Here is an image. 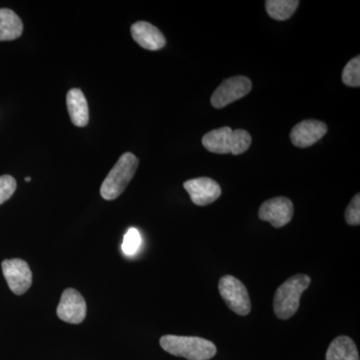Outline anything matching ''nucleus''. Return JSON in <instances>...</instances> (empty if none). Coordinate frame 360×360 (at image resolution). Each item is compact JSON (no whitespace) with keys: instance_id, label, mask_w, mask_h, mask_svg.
Masks as SVG:
<instances>
[{"instance_id":"nucleus-1","label":"nucleus","mask_w":360,"mask_h":360,"mask_svg":"<svg viewBox=\"0 0 360 360\" xmlns=\"http://www.w3.org/2000/svg\"><path fill=\"white\" fill-rule=\"evenodd\" d=\"M160 342L168 354L188 360H210L217 352L212 341L196 336L165 335Z\"/></svg>"},{"instance_id":"nucleus-2","label":"nucleus","mask_w":360,"mask_h":360,"mask_svg":"<svg viewBox=\"0 0 360 360\" xmlns=\"http://www.w3.org/2000/svg\"><path fill=\"white\" fill-rule=\"evenodd\" d=\"M311 279L307 274H296L290 277L276 291L274 309L276 317L283 321L290 319L300 309V297L309 288Z\"/></svg>"},{"instance_id":"nucleus-3","label":"nucleus","mask_w":360,"mask_h":360,"mask_svg":"<svg viewBox=\"0 0 360 360\" xmlns=\"http://www.w3.org/2000/svg\"><path fill=\"white\" fill-rule=\"evenodd\" d=\"M137 167L139 160L136 156L130 153L120 156L101 186V194L104 200H116L129 186Z\"/></svg>"},{"instance_id":"nucleus-4","label":"nucleus","mask_w":360,"mask_h":360,"mask_svg":"<svg viewBox=\"0 0 360 360\" xmlns=\"http://www.w3.org/2000/svg\"><path fill=\"white\" fill-rule=\"evenodd\" d=\"M220 296L224 298L227 307L236 314L245 316L251 310V302L245 284L236 277L225 276L219 283Z\"/></svg>"},{"instance_id":"nucleus-5","label":"nucleus","mask_w":360,"mask_h":360,"mask_svg":"<svg viewBox=\"0 0 360 360\" xmlns=\"http://www.w3.org/2000/svg\"><path fill=\"white\" fill-rule=\"evenodd\" d=\"M252 84L250 78L233 77L225 79L213 92L212 104L215 108H224L250 94Z\"/></svg>"},{"instance_id":"nucleus-6","label":"nucleus","mask_w":360,"mask_h":360,"mask_svg":"<svg viewBox=\"0 0 360 360\" xmlns=\"http://www.w3.org/2000/svg\"><path fill=\"white\" fill-rule=\"evenodd\" d=\"M2 272L14 295H22L32 284V272L27 262L18 258L2 262Z\"/></svg>"},{"instance_id":"nucleus-7","label":"nucleus","mask_w":360,"mask_h":360,"mask_svg":"<svg viewBox=\"0 0 360 360\" xmlns=\"http://www.w3.org/2000/svg\"><path fill=\"white\" fill-rule=\"evenodd\" d=\"M86 302L84 296L75 288H68L61 295L56 309L59 319L71 324H79L86 317Z\"/></svg>"},{"instance_id":"nucleus-8","label":"nucleus","mask_w":360,"mask_h":360,"mask_svg":"<svg viewBox=\"0 0 360 360\" xmlns=\"http://www.w3.org/2000/svg\"><path fill=\"white\" fill-rule=\"evenodd\" d=\"M258 217L264 221L269 222L276 229H281L293 217V205L290 200L279 196L262 203L258 212Z\"/></svg>"},{"instance_id":"nucleus-9","label":"nucleus","mask_w":360,"mask_h":360,"mask_svg":"<svg viewBox=\"0 0 360 360\" xmlns=\"http://www.w3.org/2000/svg\"><path fill=\"white\" fill-rule=\"evenodd\" d=\"M184 186L191 195V201L198 206L210 205L219 200L221 195L219 184L210 177L187 180L184 182Z\"/></svg>"},{"instance_id":"nucleus-10","label":"nucleus","mask_w":360,"mask_h":360,"mask_svg":"<svg viewBox=\"0 0 360 360\" xmlns=\"http://www.w3.org/2000/svg\"><path fill=\"white\" fill-rule=\"evenodd\" d=\"M328 131L326 123L307 120L296 124L290 132L291 142L300 148L314 146Z\"/></svg>"},{"instance_id":"nucleus-11","label":"nucleus","mask_w":360,"mask_h":360,"mask_svg":"<svg viewBox=\"0 0 360 360\" xmlns=\"http://www.w3.org/2000/svg\"><path fill=\"white\" fill-rule=\"evenodd\" d=\"M131 34L135 41L148 51H160L167 44L160 30L146 21L134 23L131 26Z\"/></svg>"},{"instance_id":"nucleus-12","label":"nucleus","mask_w":360,"mask_h":360,"mask_svg":"<svg viewBox=\"0 0 360 360\" xmlns=\"http://www.w3.org/2000/svg\"><path fill=\"white\" fill-rule=\"evenodd\" d=\"M66 103L73 124L78 127H85L89 123V111L84 92L77 89H70L66 97Z\"/></svg>"},{"instance_id":"nucleus-13","label":"nucleus","mask_w":360,"mask_h":360,"mask_svg":"<svg viewBox=\"0 0 360 360\" xmlns=\"http://www.w3.org/2000/svg\"><path fill=\"white\" fill-rule=\"evenodd\" d=\"M232 141L233 130L227 127L212 130L202 137L203 146L210 153L219 155L231 153Z\"/></svg>"},{"instance_id":"nucleus-14","label":"nucleus","mask_w":360,"mask_h":360,"mask_svg":"<svg viewBox=\"0 0 360 360\" xmlns=\"http://www.w3.org/2000/svg\"><path fill=\"white\" fill-rule=\"evenodd\" d=\"M326 360H360L356 345L348 336L341 335L331 341L326 355Z\"/></svg>"},{"instance_id":"nucleus-15","label":"nucleus","mask_w":360,"mask_h":360,"mask_svg":"<svg viewBox=\"0 0 360 360\" xmlns=\"http://www.w3.org/2000/svg\"><path fill=\"white\" fill-rule=\"evenodd\" d=\"M22 30L23 25L18 14L11 9H0V41L18 39Z\"/></svg>"},{"instance_id":"nucleus-16","label":"nucleus","mask_w":360,"mask_h":360,"mask_svg":"<svg viewBox=\"0 0 360 360\" xmlns=\"http://www.w3.org/2000/svg\"><path fill=\"white\" fill-rule=\"evenodd\" d=\"M297 0H267L265 2L266 11L270 18L276 20H286L293 15L297 9Z\"/></svg>"},{"instance_id":"nucleus-17","label":"nucleus","mask_w":360,"mask_h":360,"mask_svg":"<svg viewBox=\"0 0 360 360\" xmlns=\"http://www.w3.org/2000/svg\"><path fill=\"white\" fill-rule=\"evenodd\" d=\"M343 84L350 87H359L360 85V58L357 56L345 65L342 72Z\"/></svg>"},{"instance_id":"nucleus-18","label":"nucleus","mask_w":360,"mask_h":360,"mask_svg":"<svg viewBox=\"0 0 360 360\" xmlns=\"http://www.w3.org/2000/svg\"><path fill=\"white\" fill-rule=\"evenodd\" d=\"M141 245V232L137 231L136 229H129L125 233L124 238H123L122 250L123 253L127 257H132L136 255L137 251Z\"/></svg>"},{"instance_id":"nucleus-19","label":"nucleus","mask_w":360,"mask_h":360,"mask_svg":"<svg viewBox=\"0 0 360 360\" xmlns=\"http://www.w3.org/2000/svg\"><path fill=\"white\" fill-rule=\"evenodd\" d=\"M250 144L251 136L246 130H233L231 155H238L245 153L250 148Z\"/></svg>"},{"instance_id":"nucleus-20","label":"nucleus","mask_w":360,"mask_h":360,"mask_svg":"<svg viewBox=\"0 0 360 360\" xmlns=\"http://www.w3.org/2000/svg\"><path fill=\"white\" fill-rule=\"evenodd\" d=\"M16 191V181L11 175L0 176V205L8 200Z\"/></svg>"},{"instance_id":"nucleus-21","label":"nucleus","mask_w":360,"mask_h":360,"mask_svg":"<svg viewBox=\"0 0 360 360\" xmlns=\"http://www.w3.org/2000/svg\"><path fill=\"white\" fill-rule=\"evenodd\" d=\"M345 220L349 225L360 224V194L357 193L356 195L352 198L348 205L347 210H345Z\"/></svg>"},{"instance_id":"nucleus-22","label":"nucleus","mask_w":360,"mask_h":360,"mask_svg":"<svg viewBox=\"0 0 360 360\" xmlns=\"http://www.w3.org/2000/svg\"><path fill=\"white\" fill-rule=\"evenodd\" d=\"M25 180L27 182H30V180H32V177H26Z\"/></svg>"}]
</instances>
